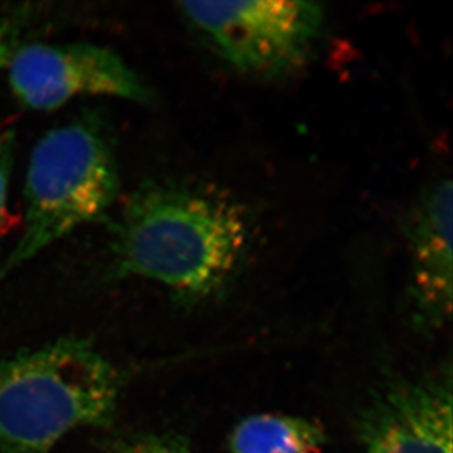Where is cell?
<instances>
[{
    "instance_id": "obj_1",
    "label": "cell",
    "mask_w": 453,
    "mask_h": 453,
    "mask_svg": "<svg viewBox=\"0 0 453 453\" xmlns=\"http://www.w3.org/2000/svg\"><path fill=\"white\" fill-rule=\"evenodd\" d=\"M113 232L121 275L153 280L195 299L225 288L252 242L243 204L192 181H145L127 196Z\"/></svg>"
},
{
    "instance_id": "obj_2",
    "label": "cell",
    "mask_w": 453,
    "mask_h": 453,
    "mask_svg": "<svg viewBox=\"0 0 453 453\" xmlns=\"http://www.w3.org/2000/svg\"><path fill=\"white\" fill-rule=\"evenodd\" d=\"M121 377L88 342L62 339L0 360V453H49L115 416Z\"/></svg>"
},
{
    "instance_id": "obj_3",
    "label": "cell",
    "mask_w": 453,
    "mask_h": 453,
    "mask_svg": "<svg viewBox=\"0 0 453 453\" xmlns=\"http://www.w3.org/2000/svg\"><path fill=\"white\" fill-rule=\"evenodd\" d=\"M120 187L103 122L82 116L49 131L33 149L25 188V229L0 265V281L50 243L105 217Z\"/></svg>"
},
{
    "instance_id": "obj_4",
    "label": "cell",
    "mask_w": 453,
    "mask_h": 453,
    "mask_svg": "<svg viewBox=\"0 0 453 453\" xmlns=\"http://www.w3.org/2000/svg\"><path fill=\"white\" fill-rule=\"evenodd\" d=\"M180 11L223 61L266 79L303 67L325 25L314 2H186Z\"/></svg>"
},
{
    "instance_id": "obj_5",
    "label": "cell",
    "mask_w": 453,
    "mask_h": 453,
    "mask_svg": "<svg viewBox=\"0 0 453 453\" xmlns=\"http://www.w3.org/2000/svg\"><path fill=\"white\" fill-rule=\"evenodd\" d=\"M8 64L13 94L38 111L89 95L140 104L150 100L149 88L127 62L95 44H27L12 53Z\"/></svg>"
},
{
    "instance_id": "obj_6",
    "label": "cell",
    "mask_w": 453,
    "mask_h": 453,
    "mask_svg": "<svg viewBox=\"0 0 453 453\" xmlns=\"http://www.w3.org/2000/svg\"><path fill=\"white\" fill-rule=\"evenodd\" d=\"M452 374L401 383L372 404L365 453H452Z\"/></svg>"
},
{
    "instance_id": "obj_7",
    "label": "cell",
    "mask_w": 453,
    "mask_h": 453,
    "mask_svg": "<svg viewBox=\"0 0 453 453\" xmlns=\"http://www.w3.org/2000/svg\"><path fill=\"white\" fill-rule=\"evenodd\" d=\"M452 196L451 179H441L408 219L414 320L427 329L441 326L452 311Z\"/></svg>"
},
{
    "instance_id": "obj_8",
    "label": "cell",
    "mask_w": 453,
    "mask_h": 453,
    "mask_svg": "<svg viewBox=\"0 0 453 453\" xmlns=\"http://www.w3.org/2000/svg\"><path fill=\"white\" fill-rule=\"evenodd\" d=\"M229 443L234 453H316L325 434L300 417L256 414L234 428Z\"/></svg>"
},
{
    "instance_id": "obj_9",
    "label": "cell",
    "mask_w": 453,
    "mask_h": 453,
    "mask_svg": "<svg viewBox=\"0 0 453 453\" xmlns=\"http://www.w3.org/2000/svg\"><path fill=\"white\" fill-rule=\"evenodd\" d=\"M113 453H192L180 438L169 434H140L121 438L112 446Z\"/></svg>"
},
{
    "instance_id": "obj_10",
    "label": "cell",
    "mask_w": 453,
    "mask_h": 453,
    "mask_svg": "<svg viewBox=\"0 0 453 453\" xmlns=\"http://www.w3.org/2000/svg\"><path fill=\"white\" fill-rule=\"evenodd\" d=\"M14 144L13 131L0 127V240L12 226V217L8 210V188L14 160Z\"/></svg>"
},
{
    "instance_id": "obj_11",
    "label": "cell",
    "mask_w": 453,
    "mask_h": 453,
    "mask_svg": "<svg viewBox=\"0 0 453 453\" xmlns=\"http://www.w3.org/2000/svg\"><path fill=\"white\" fill-rule=\"evenodd\" d=\"M12 53H13L12 46H0V68L4 67L8 64Z\"/></svg>"
}]
</instances>
